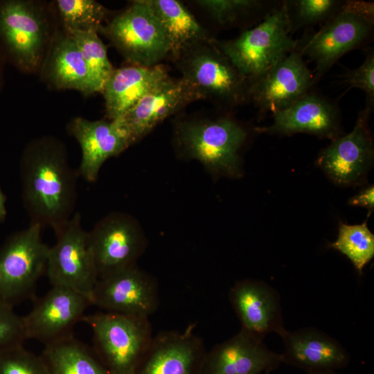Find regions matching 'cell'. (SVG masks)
<instances>
[{"instance_id": "6da1fadb", "label": "cell", "mask_w": 374, "mask_h": 374, "mask_svg": "<svg viewBox=\"0 0 374 374\" xmlns=\"http://www.w3.org/2000/svg\"><path fill=\"white\" fill-rule=\"evenodd\" d=\"M19 175L30 224L55 231L71 217L80 175L70 166L61 141L44 136L30 141L21 157Z\"/></svg>"}, {"instance_id": "7a4b0ae2", "label": "cell", "mask_w": 374, "mask_h": 374, "mask_svg": "<svg viewBox=\"0 0 374 374\" xmlns=\"http://www.w3.org/2000/svg\"><path fill=\"white\" fill-rule=\"evenodd\" d=\"M181 78L201 99L234 107L248 100L250 82L219 48L215 39L190 45L175 58Z\"/></svg>"}, {"instance_id": "3957f363", "label": "cell", "mask_w": 374, "mask_h": 374, "mask_svg": "<svg viewBox=\"0 0 374 374\" xmlns=\"http://www.w3.org/2000/svg\"><path fill=\"white\" fill-rule=\"evenodd\" d=\"M291 30L287 3H283L254 28L233 39L215 43L251 82L296 50L297 42L291 37Z\"/></svg>"}, {"instance_id": "277c9868", "label": "cell", "mask_w": 374, "mask_h": 374, "mask_svg": "<svg viewBox=\"0 0 374 374\" xmlns=\"http://www.w3.org/2000/svg\"><path fill=\"white\" fill-rule=\"evenodd\" d=\"M53 35L47 15L36 1H0V55L24 72L42 64Z\"/></svg>"}, {"instance_id": "5b68a950", "label": "cell", "mask_w": 374, "mask_h": 374, "mask_svg": "<svg viewBox=\"0 0 374 374\" xmlns=\"http://www.w3.org/2000/svg\"><path fill=\"white\" fill-rule=\"evenodd\" d=\"M93 332V350L109 374H134L152 339L149 318L105 312L85 314Z\"/></svg>"}, {"instance_id": "8992f818", "label": "cell", "mask_w": 374, "mask_h": 374, "mask_svg": "<svg viewBox=\"0 0 374 374\" xmlns=\"http://www.w3.org/2000/svg\"><path fill=\"white\" fill-rule=\"evenodd\" d=\"M176 141L188 157L211 171L231 177L240 172L239 152L247 137L242 125L229 117L179 122Z\"/></svg>"}, {"instance_id": "52a82bcc", "label": "cell", "mask_w": 374, "mask_h": 374, "mask_svg": "<svg viewBox=\"0 0 374 374\" xmlns=\"http://www.w3.org/2000/svg\"><path fill=\"white\" fill-rule=\"evenodd\" d=\"M42 228L30 224L10 235L0 246V300L12 305L33 298L39 279L46 274L48 247Z\"/></svg>"}, {"instance_id": "ba28073f", "label": "cell", "mask_w": 374, "mask_h": 374, "mask_svg": "<svg viewBox=\"0 0 374 374\" xmlns=\"http://www.w3.org/2000/svg\"><path fill=\"white\" fill-rule=\"evenodd\" d=\"M101 31L134 65L156 66L170 54L165 31L146 0L132 1Z\"/></svg>"}, {"instance_id": "9c48e42d", "label": "cell", "mask_w": 374, "mask_h": 374, "mask_svg": "<svg viewBox=\"0 0 374 374\" xmlns=\"http://www.w3.org/2000/svg\"><path fill=\"white\" fill-rule=\"evenodd\" d=\"M81 222V214L74 213L54 231L56 242L48 249L46 274L52 286L73 290L92 301L98 275L88 244L87 231L82 228Z\"/></svg>"}, {"instance_id": "30bf717a", "label": "cell", "mask_w": 374, "mask_h": 374, "mask_svg": "<svg viewBox=\"0 0 374 374\" xmlns=\"http://www.w3.org/2000/svg\"><path fill=\"white\" fill-rule=\"evenodd\" d=\"M98 279L136 265L146 245L143 232L131 215H107L87 232Z\"/></svg>"}, {"instance_id": "8fae6325", "label": "cell", "mask_w": 374, "mask_h": 374, "mask_svg": "<svg viewBox=\"0 0 374 374\" xmlns=\"http://www.w3.org/2000/svg\"><path fill=\"white\" fill-rule=\"evenodd\" d=\"M92 303L103 312L149 318L159 305L158 284L136 265L98 278Z\"/></svg>"}, {"instance_id": "7c38bea8", "label": "cell", "mask_w": 374, "mask_h": 374, "mask_svg": "<svg viewBox=\"0 0 374 374\" xmlns=\"http://www.w3.org/2000/svg\"><path fill=\"white\" fill-rule=\"evenodd\" d=\"M93 305L87 296L73 290L52 286L43 296L35 299L32 310L23 317L27 339L44 345L72 335L73 326Z\"/></svg>"}, {"instance_id": "4fadbf2b", "label": "cell", "mask_w": 374, "mask_h": 374, "mask_svg": "<svg viewBox=\"0 0 374 374\" xmlns=\"http://www.w3.org/2000/svg\"><path fill=\"white\" fill-rule=\"evenodd\" d=\"M371 114L370 108L362 110L353 130L333 139L318 157V166L338 185L359 183L373 164V142L368 128Z\"/></svg>"}, {"instance_id": "5bb4252c", "label": "cell", "mask_w": 374, "mask_h": 374, "mask_svg": "<svg viewBox=\"0 0 374 374\" xmlns=\"http://www.w3.org/2000/svg\"><path fill=\"white\" fill-rule=\"evenodd\" d=\"M301 52L294 50L266 73L251 81L248 100L262 112L282 111L308 93L315 82Z\"/></svg>"}, {"instance_id": "9a60e30c", "label": "cell", "mask_w": 374, "mask_h": 374, "mask_svg": "<svg viewBox=\"0 0 374 374\" xmlns=\"http://www.w3.org/2000/svg\"><path fill=\"white\" fill-rule=\"evenodd\" d=\"M229 300L241 330L262 340L270 333L280 337L286 330L280 296L266 282L252 278L240 280L230 288Z\"/></svg>"}, {"instance_id": "2e32d148", "label": "cell", "mask_w": 374, "mask_h": 374, "mask_svg": "<svg viewBox=\"0 0 374 374\" xmlns=\"http://www.w3.org/2000/svg\"><path fill=\"white\" fill-rule=\"evenodd\" d=\"M195 326L153 337L134 374H200L206 350Z\"/></svg>"}, {"instance_id": "e0dca14e", "label": "cell", "mask_w": 374, "mask_h": 374, "mask_svg": "<svg viewBox=\"0 0 374 374\" xmlns=\"http://www.w3.org/2000/svg\"><path fill=\"white\" fill-rule=\"evenodd\" d=\"M373 21L340 10L303 47L301 54L315 64L316 77L321 78L342 55L359 46L371 33Z\"/></svg>"}, {"instance_id": "ac0fdd59", "label": "cell", "mask_w": 374, "mask_h": 374, "mask_svg": "<svg viewBox=\"0 0 374 374\" xmlns=\"http://www.w3.org/2000/svg\"><path fill=\"white\" fill-rule=\"evenodd\" d=\"M282 363L280 353L240 330L206 351L200 374H270Z\"/></svg>"}, {"instance_id": "d6986e66", "label": "cell", "mask_w": 374, "mask_h": 374, "mask_svg": "<svg viewBox=\"0 0 374 374\" xmlns=\"http://www.w3.org/2000/svg\"><path fill=\"white\" fill-rule=\"evenodd\" d=\"M280 338L285 346L282 362L308 374L337 371L350 363V355L342 344L317 328L286 329Z\"/></svg>"}, {"instance_id": "ffe728a7", "label": "cell", "mask_w": 374, "mask_h": 374, "mask_svg": "<svg viewBox=\"0 0 374 374\" xmlns=\"http://www.w3.org/2000/svg\"><path fill=\"white\" fill-rule=\"evenodd\" d=\"M67 131L80 144L82 159L79 175L89 182L97 180L103 163L132 145L127 132L118 119L90 121L75 117Z\"/></svg>"}, {"instance_id": "44dd1931", "label": "cell", "mask_w": 374, "mask_h": 374, "mask_svg": "<svg viewBox=\"0 0 374 374\" xmlns=\"http://www.w3.org/2000/svg\"><path fill=\"white\" fill-rule=\"evenodd\" d=\"M200 99L193 87L184 78L168 77L117 119L134 143L162 121Z\"/></svg>"}, {"instance_id": "7402d4cb", "label": "cell", "mask_w": 374, "mask_h": 374, "mask_svg": "<svg viewBox=\"0 0 374 374\" xmlns=\"http://www.w3.org/2000/svg\"><path fill=\"white\" fill-rule=\"evenodd\" d=\"M272 124L256 131L290 135L308 133L335 139L340 133L337 108L326 99L308 93L287 108L274 114Z\"/></svg>"}, {"instance_id": "603a6c76", "label": "cell", "mask_w": 374, "mask_h": 374, "mask_svg": "<svg viewBox=\"0 0 374 374\" xmlns=\"http://www.w3.org/2000/svg\"><path fill=\"white\" fill-rule=\"evenodd\" d=\"M40 67L43 79L53 88L86 96L98 92L77 44L64 29L53 35Z\"/></svg>"}, {"instance_id": "cb8c5ba5", "label": "cell", "mask_w": 374, "mask_h": 374, "mask_svg": "<svg viewBox=\"0 0 374 374\" xmlns=\"http://www.w3.org/2000/svg\"><path fill=\"white\" fill-rule=\"evenodd\" d=\"M168 77L159 64L150 67L132 64L114 69L102 91L109 120L123 116Z\"/></svg>"}, {"instance_id": "d4e9b609", "label": "cell", "mask_w": 374, "mask_h": 374, "mask_svg": "<svg viewBox=\"0 0 374 374\" xmlns=\"http://www.w3.org/2000/svg\"><path fill=\"white\" fill-rule=\"evenodd\" d=\"M146 1L165 31L169 43L170 54L174 59L190 45L211 38L195 17L179 1Z\"/></svg>"}, {"instance_id": "484cf974", "label": "cell", "mask_w": 374, "mask_h": 374, "mask_svg": "<svg viewBox=\"0 0 374 374\" xmlns=\"http://www.w3.org/2000/svg\"><path fill=\"white\" fill-rule=\"evenodd\" d=\"M41 356L49 374H109L93 348L73 335L44 345Z\"/></svg>"}, {"instance_id": "4316f807", "label": "cell", "mask_w": 374, "mask_h": 374, "mask_svg": "<svg viewBox=\"0 0 374 374\" xmlns=\"http://www.w3.org/2000/svg\"><path fill=\"white\" fill-rule=\"evenodd\" d=\"M330 247L349 259L361 275L374 257V235L368 228L367 220L360 224H341L337 238Z\"/></svg>"}, {"instance_id": "83f0119b", "label": "cell", "mask_w": 374, "mask_h": 374, "mask_svg": "<svg viewBox=\"0 0 374 374\" xmlns=\"http://www.w3.org/2000/svg\"><path fill=\"white\" fill-rule=\"evenodd\" d=\"M55 8L66 31L102 30L108 10L93 0H57Z\"/></svg>"}, {"instance_id": "f1b7e54d", "label": "cell", "mask_w": 374, "mask_h": 374, "mask_svg": "<svg viewBox=\"0 0 374 374\" xmlns=\"http://www.w3.org/2000/svg\"><path fill=\"white\" fill-rule=\"evenodd\" d=\"M66 32L77 44L98 92L102 93L106 81L114 69L108 58L105 45L96 31Z\"/></svg>"}, {"instance_id": "f546056e", "label": "cell", "mask_w": 374, "mask_h": 374, "mask_svg": "<svg viewBox=\"0 0 374 374\" xmlns=\"http://www.w3.org/2000/svg\"><path fill=\"white\" fill-rule=\"evenodd\" d=\"M0 374H49L41 355L19 345L0 350Z\"/></svg>"}, {"instance_id": "4dcf8cb0", "label": "cell", "mask_w": 374, "mask_h": 374, "mask_svg": "<svg viewBox=\"0 0 374 374\" xmlns=\"http://www.w3.org/2000/svg\"><path fill=\"white\" fill-rule=\"evenodd\" d=\"M193 2L221 25L234 23L244 15L261 7V2L253 0H198Z\"/></svg>"}, {"instance_id": "1f68e13d", "label": "cell", "mask_w": 374, "mask_h": 374, "mask_svg": "<svg viewBox=\"0 0 374 374\" xmlns=\"http://www.w3.org/2000/svg\"><path fill=\"white\" fill-rule=\"evenodd\" d=\"M14 306L0 300V350L23 345L27 339L23 317Z\"/></svg>"}, {"instance_id": "d6a6232c", "label": "cell", "mask_w": 374, "mask_h": 374, "mask_svg": "<svg viewBox=\"0 0 374 374\" xmlns=\"http://www.w3.org/2000/svg\"><path fill=\"white\" fill-rule=\"evenodd\" d=\"M295 5V19L298 26L312 24L328 19L341 8L340 1L335 0H299Z\"/></svg>"}, {"instance_id": "836d02e7", "label": "cell", "mask_w": 374, "mask_h": 374, "mask_svg": "<svg viewBox=\"0 0 374 374\" xmlns=\"http://www.w3.org/2000/svg\"><path fill=\"white\" fill-rule=\"evenodd\" d=\"M344 82L350 88H359L366 94V107L372 109L374 104V54L369 52L360 66L348 70Z\"/></svg>"}, {"instance_id": "e575fe53", "label": "cell", "mask_w": 374, "mask_h": 374, "mask_svg": "<svg viewBox=\"0 0 374 374\" xmlns=\"http://www.w3.org/2000/svg\"><path fill=\"white\" fill-rule=\"evenodd\" d=\"M341 9L373 21V3L364 1H347L342 3Z\"/></svg>"}, {"instance_id": "d590c367", "label": "cell", "mask_w": 374, "mask_h": 374, "mask_svg": "<svg viewBox=\"0 0 374 374\" xmlns=\"http://www.w3.org/2000/svg\"><path fill=\"white\" fill-rule=\"evenodd\" d=\"M352 206H361L373 211L374 208V187L369 186L353 196L348 201Z\"/></svg>"}, {"instance_id": "8d00e7d4", "label": "cell", "mask_w": 374, "mask_h": 374, "mask_svg": "<svg viewBox=\"0 0 374 374\" xmlns=\"http://www.w3.org/2000/svg\"><path fill=\"white\" fill-rule=\"evenodd\" d=\"M6 196L2 191L0 186V222H3L6 217Z\"/></svg>"}, {"instance_id": "74e56055", "label": "cell", "mask_w": 374, "mask_h": 374, "mask_svg": "<svg viewBox=\"0 0 374 374\" xmlns=\"http://www.w3.org/2000/svg\"><path fill=\"white\" fill-rule=\"evenodd\" d=\"M4 60L2 58V57L0 55V89L2 87V84H3V64H4Z\"/></svg>"}, {"instance_id": "f35d334b", "label": "cell", "mask_w": 374, "mask_h": 374, "mask_svg": "<svg viewBox=\"0 0 374 374\" xmlns=\"http://www.w3.org/2000/svg\"><path fill=\"white\" fill-rule=\"evenodd\" d=\"M319 374H341V373H337V371H334V372H328V373H319Z\"/></svg>"}]
</instances>
